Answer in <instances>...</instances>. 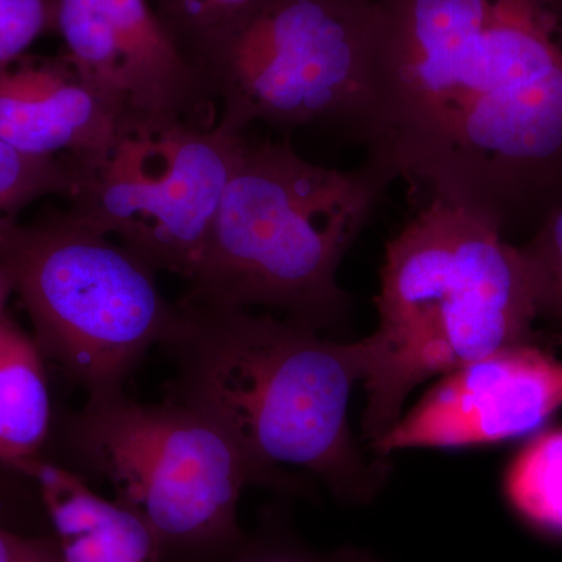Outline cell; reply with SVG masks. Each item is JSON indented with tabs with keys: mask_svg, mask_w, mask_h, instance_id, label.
I'll list each match as a JSON object with an SVG mask.
<instances>
[{
	"mask_svg": "<svg viewBox=\"0 0 562 562\" xmlns=\"http://www.w3.org/2000/svg\"><path fill=\"white\" fill-rule=\"evenodd\" d=\"M0 562H65V560L54 532L29 535L0 524Z\"/></svg>",
	"mask_w": 562,
	"mask_h": 562,
	"instance_id": "obj_20",
	"label": "cell"
},
{
	"mask_svg": "<svg viewBox=\"0 0 562 562\" xmlns=\"http://www.w3.org/2000/svg\"><path fill=\"white\" fill-rule=\"evenodd\" d=\"M519 250L539 316L562 324V203Z\"/></svg>",
	"mask_w": 562,
	"mask_h": 562,
	"instance_id": "obj_16",
	"label": "cell"
},
{
	"mask_svg": "<svg viewBox=\"0 0 562 562\" xmlns=\"http://www.w3.org/2000/svg\"><path fill=\"white\" fill-rule=\"evenodd\" d=\"M562 406V361L538 342L505 347L446 373L371 450L457 449L530 435Z\"/></svg>",
	"mask_w": 562,
	"mask_h": 562,
	"instance_id": "obj_10",
	"label": "cell"
},
{
	"mask_svg": "<svg viewBox=\"0 0 562 562\" xmlns=\"http://www.w3.org/2000/svg\"><path fill=\"white\" fill-rule=\"evenodd\" d=\"M176 305L160 346L176 366L166 398L216 422L260 486L290 487L288 465L319 476L341 501H372L387 465L362 454L347 419L364 380L361 341L269 313Z\"/></svg>",
	"mask_w": 562,
	"mask_h": 562,
	"instance_id": "obj_2",
	"label": "cell"
},
{
	"mask_svg": "<svg viewBox=\"0 0 562 562\" xmlns=\"http://www.w3.org/2000/svg\"><path fill=\"white\" fill-rule=\"evenodd\" d=\"M251 2L255 0H154V9L177 43L190 55L199 43Z\"/></svg>",
	"mask_w": 562,
	"mask_h": 562,
	"instance_id": "obj_17",
	"label": "cell"
},
{
	"mask_svg": "<svg viewBox=\"0 0 562 562\" xmlns=\"http://www.w3.org/2000/svg\"><path fill=\"white\" fill-rule=\"evenodd\" d=\"M244 133L191 122L122 125L76 169L69 213L116 236L154 272L190 280L201 261Z\"/></svg>",
	"mask_w": 562,
	"mask_h": 562,
	"instance_id": "obj_8",
	"label": "cell"
},
{
	"mask_svg": "<svg viewBox=\"0 0 562 562\" xmlns=\"http://www.w3.org/2000/svg\"><path fill=\"white\" fill-rule=\"evenodd\" d=\"M60 464L113 487L154 532L162 562H224L246 536L243 491L255 482L231 436L205 414L124 391L88 397L55 430ZM58 462V461H57Z\"/></svg>",
	"mask_w": 562,
	"mask_h": 562,
	"instance_id": "obj_5",
	"label": "cell"
},
{
	"mask_svg": "<svg viewBox=\"0 0 562 562\" xmlns=\"http://www.w3.org/2000/svg\"><path fill=\"white\" fill-rule=\"evenodd\" d=\"M380 279V327L361 339L371 446L425 380L536 341L538 306L519 246L452 203L430 199L387 243Z\"/></svg>",
	"mask_w": 562,
	"mask_h": 562,
	"instance_id": "obj_4",
	"label": "cell"
},
{
	"mask_svg": "<svg viewBox=\"0 0 562 562\" xmlns=\"http://www.w3.org/2000/svg\"><path fill=\"white\" fill-rule=\"evenodd\" d=\"M13 292V281H11L9 272L0 266V317L5 316L7 301Z\"/></svg>",
	"mask_w": 562,
	"mask_h": 562,
	"instance_id": "obj_21",
	"label": "cell"
},
{
	"mask_svg": "<svg viewBox=\"0 0 562 562\" xmlns=\"http://www.w3.org/2000/svg\"><path fill=\"white\" fill-rule=\"evenodd\" d=\"M392 179L366 160L322 168L290 140L244 133L198 269L181 302L261 308L325 333L349 321L339 265Z\"/></svg>",
	"mask_w": 562,
	"mask_h": 562,
	"instance_id": "obj_3",
	"label": "cell"
},
{
	"mask_svg": "<svg viewBox=\"0 0 562 562\" xmlns=\"http://www.w3.org/2000/svg\"><path fill=\"white\" fill-rule=\"evenodd\" d=\"M373 0H255L191 50L217 127L280 131L344 124L353 132L366 92Z\"/></svg>",
	"mask_w": 562,
	"mask_h": 562,
	"instance_id": "obj_7",
	"label": "cell"
},
{
	"mask_svg": "<svg viewBox=\"0 0 562 562\" xmlns=\"http://www.w3.org/2000/svg\"><path fill=\"white\" fill-rule=\"evenodd\" d=\"M76 190V169L65 158L22 154L0 139V220L16 217L29 203L47 198H69Z\"/></svg>",
	"mask_w": 562,
	"mask_h": 562,
	"instance_id": "obj_15",
	"label": "cell"
},
{
	"mask_svg": "<svg viewBox=\"0 0 562 562\" xmlns=\"http://www.w3.org/2000/svg\"><path fill=\"white\" fill-rule=\"evenodd\" d=\"M52 5L66 57L120 106L124 124H217L205 76L149 0H52Z\"/></svg>",
	"mask_w": 562,
	"mask_h": 562,
	"instance_id": "obj_9",
	"label": "cell"
},
{
	"mask_svg": "<svg viewBox=\"0 0 562 562\" xmlns=\"http://www.w3.org/2000/svg\"><path fill=\"white\" fill-rule=\"evenodd\" d=\"M224 562H379L357 550L333 553L314 552L294 539L277 535H258L247 539Z\"/></svg>",
	"mask_w": 562,
	"mask_h": 562,
	"instance_id": "obj_19",
	"label": "cell"
},
{
	"mask_svg": "<svg viewBox=\"0 0 562 562\" xmlns=\"http://www.w3.org/2000/svg\"><path fill=\"white\" fill-rule=\"evenodd\" d=\"M10 471L35 486L65 562H162L144 520L99 495L79 473L43 454Z\"/></svg>",
	"mask_w": 562,
	"mask_h": 562,
	"instance_id": "obj_12",
	"label": "cell"
},
{
	"mask_svg": "<svg viewBox=\"0 0 562 562\" xmlns=\"http://www.w3.org/2000/svg\"><path fill=\"white\" fill-rule=\"evenodd\" d=\"M532 5L539 9L552 11V13L561 14L562 16V0H527Z\"/></svg>",
	"mask_w": 562,
	"mask_h": 562,
	"instance_id": "obj_22",
	"label": "cell"
},
{
	"mask_svg": "<svg viewBox=\"0 0 562 562\" xmlns=\"http://www.w3.org/2000/svg\"><path fill=\"white\" fill-rule=\"evenodd\" d=\"M506 497L532 530L562 539V428L536 436L506 475Z\"/></svg>",
	"mask_w": 562,
	"mask_h": 562,
	"instance_id": "obj_14",
	"label": "cell"
},
{
	"mask_svg": "<svg viewBox=\"0 0 562 562\" xmlns=\"http://www.w3.org/2000/svg\"><path fill=\"white\" fill-rule=\"evenodd\" d=\"M124 114L66 57H21L0 72V139L22 154L85 166L109 149Z\"/></svg>",
	"mask_w": 562,
	"mask_h": 562,
	"instance_id": "obj_11",
	"label": "cell"
},
{
	"mask_svg": "<svg viewBox=\"0 0 562 562\" xmlns=\"http://www.w3.org/2000/svg\"><path fill=\"white\" fill-rule=\"evenodd\" d=\"M353 135L392 181L502 233L562 203V16L527 0H373Z\"/></svg>",
	"mask_w": 562,
	"mask_h": 562,
	"instance_id": "obj_1",
	"label": "cell"
},
{
	"mask_svg": "<svg viewBox=\"0 0 562 562\" xmlns=\"http://www.w3.org/2000/svg\"><path fill=\"white\" fill-rule=\"evenodd\" d=\"M54 29L52 0H0V72Z\"/></svg>",
	"mask_w": 562,
	"mask_h": 562,
	"instance_id": "obj_18",
	"label": "cell"
},
{
	"mask_svg": "<svg viewBox=\"0 0 562 562\" xmlns=\"http://www.w3.org/2000/svg\"><path fill=\"white\" fill-rule=\"evenodd\" d=\"M0 266L27 310L44 360L88 397L124 391L176 319L157 272L69 211L33 224L2 217Z\"/></svg>",
	"mask_w": 562,
	"mask_h": 562,
	"instance_id": "obj_6",
	"label": "cell"
},
{
	"mask_svg": "<svg viewBox=\"0 0 562 562\" xmlns=\"http://www.w3.org/2000/svg\"><path fill=\"white\" fill-rule=\"evenodd\" d=\"M44 357L35 339L0 317V468L38 457L54 420Z\"/></svg>",
	"mask_w": 562,
	"mask_h": 562,
	"instance_id": "obj_13",
	"label": "cell"
}]
</instances>
